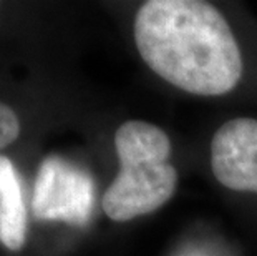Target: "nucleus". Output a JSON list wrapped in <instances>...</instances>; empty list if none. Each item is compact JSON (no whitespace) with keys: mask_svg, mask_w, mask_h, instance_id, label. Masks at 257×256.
Returning a JSON list of instances; mask_svg holds the SVG:
<instances>
[{"mask_svg":"<svg viewBox=\"0 0 257 256\" xmlns=\"http://www.w3.org/2000/svg\"><path fill=\"white\" fill-rule=\"evenodd\" d=\"M27 238V208L22 182L10 158L0 155V241L19 251Z\"/></svg>","mask_w":257,"mask_h":256,"instance_id":"obj_5","label":"nucleus"},{"mask_svg":"<svg viewBox=\"0 0 257 256\" xmlns=\"http://www.w3.org/2000/svg\"><path fill=\"white\" fill-rule=\"evenodd\" d=\"M93 206L95 182L85 168L58 155L42 161L32 197L35 218L81 226L88 223Z\"/></svg>","mask_w":257,"mask_h":256,"instance_id":"obj_3","label":"nucleus"},{"mask_svg":"<svg viewBox=\"0 0 257 256\" xmlns=\"http://www.w3.org/2000/svg\"><path fill=\"white\" fill-rule=\"evenodd\" d=\"M114 148L119 172L101 200L106 216L130 221L168 203L178 185L176 168L168 161V135L153 123L131 120L116 130Z\"/></svg>","mask_w":257,"mask_h":256,"instance_id":"obj_2","label":"nucleus"},{"mask_svg":"<svg viewBox=\"0 0 257 256\" xmlns=\"http://www.w3.org/2000/svg\"><path fill=\"white\" fill-rule=\"evenodd\" d=\"M211 168L222 187L257 193V120L232 118L211 141Z\"/></svg>","mask_w":257,"mask_h":256,"instance_id":"obj_4","label":"nucleus"},{"mask_svg":"<svg viewBox=\"0 0 257 256\" xmlns=\"http://www.w3.org/2000/svg\"><path fill=\"white\" fill-rule=\"evenodd\" d=\"M176 256H216V254L202 246H188V248L181 249Z\"/></svg>","mask_w":257,"mask_h":256,"instance_id":"obj_7","label":"nucleus"},{"mask_svg":"<svg viewBox=\"0 0 257 256\" xmlns=\"http://www.w3.org/2000/svg\"><path fill=\"white\" fill-rule=\"evenodd\" d=\"M135 42L153 72L188 94L224 95L242 75V57L227 20L201 0L143 4L135 19Z\"/></svg>","mask_w":257,"mask_h":256,"instance_id":"obj_1","label":"nucleus"},{"mask_svg":"<svg viewBox=\"0 0 257 256\" xmlns=\"http://www.w3.org/2000/svg\"><path fill=\"white\" fill-rule=\"evenodd\" d=\"M20 135V120L12 108L0 102V151L14 143Z\"/></svg>","mask_w":257,"mask_h":256,"instance_id":"obj_6","label":"nucleus"}]
</instances>
